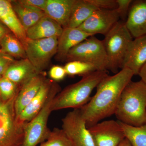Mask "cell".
Wrapping results in <instances>:
<instances>
[{
  "mask_svg": "<svg viewBox=\"0 0 146 146\" xmlns=\"http://www.w3.org/2000/svg\"><path fill=\"white\" fill-rule=\"evenodd\" d=\"M11 2L13 9L26 31L46 15L43 10L25 4L19 1H11Z\"/></svg>",
  "mask_w": 146,
  "mask_h": 146,
  "instance_id": "21",
  "label": "cell"
},
{
  "mask_svg": "<svg viewBox=\"0 0 146 146\" xmlns=\"http://www.w3.org/2000/svg\"><path fill=\"white\" fill-rule=\"evenodd\" d=\"M120 20L117 9H98L78 28L94 36L98 34L105 36Z\"/></svg>",
  "mask_w": 146,
  "mask_h": 146,
  "instance_id": "11",
  "label": "cell"
},
{
  "mask_svg": "<svg viewBox=\"0 0 146 146\" xmlns=\"http://www.w3.org/2000/svg\"><path fill=\"white\" fill-rule=\"evenodd\" d=\"M87 128L95 146H118L125 138L119 121H105Z\"/></svg>",
  "mask_w": 146,
  "mask_h": 146,
  "instance_id": "10",
  "label": "cell"
},
{
  "mask_svg": "<svg viewBox=\"0 0 146 146\" xmlns=\"http://www.w3.org/2000/svg\"><path fill=\"white\" fill-rule=\"evenodd\" d=\"M50 77L55 81H60L65 78L66 76V71L64 67L55 65L50 69L49 72Z\"/></svg>",
  "mask_w": 146,
  "mask_h": 146,
  "instance_id": "31",
  "label": "cell"
},
{
  "mask_svg": "<svg viewBox=\"0 0 146 146\" xmlns=\"http://www.w3.org/2000/svg\"><path fill=\"white\" fill-rule=\"evenodd\" d=\"M138 75L141 77V80L146 84V63L140 70Z\"/></svg>",
  "mask_w": 146,
  "mask_h": 146,
  "instance_id": "34",
  "label": "cell"
},
{
  "mask_svg": "<svg viewBox=\"0 0 146 146\" xmlns=\"http://www.w3.org/2000/svg\"><path fill=\"white\" fill-rule=\"evenodd\" d=\"M0 50L13 58H26L25 50L21 41L13 33L7 35L0 43Z\"/></svg>",
  "mask_w": 146,
  "mask_h": 146,
  "instance_id": "23",
  "label": "cell"
},
{
  "mask_svg": "<svg viewBox=\"0 0 146 146\" xmlns=\"http://www.w3.org/2000/svg\"><path fill=\"white\" fill-rule=\"evenodd\" d=\"M56 84L52 80L46 79L36 96L17 118L20 124L25 125L38 114L46 104Z\"/></svg>",
  "mask_w": 146,
  "mask_h": 146,
  "instance_id": "12",
  "label": "cell"
},
{
  "mask_svg": "<svg viewBox=\"0 0 146 146\" xmlns=\"http://www.w3.org/2000/svg\"><path fill=\"white\" fill-rule=\"evenodd\" d=\"M108 75L107 70H97L83 76L80 81L67 86L56 96L52 105V111L80 109L90 101L93 90Z\"/></svg>",
  "mask_w": 146,
  "mask_h": 146,
  "instance_id": "3",
  "label": "cell"
},
{
  "mask_svg": "<svg viewBox=\"0 0 146 146\" xmlns=\"http://www.w3.org/2000/svg\"><path fill=\"white\" fill-rule=\"evenodd\" d=\"M146 63V35L133 39L128 48L121 69L127 68L134 75H138Z\"/></svg>",
  "mask_w": 146,
  "mask_h": 146,
  "instance_id": "14",
  "label": "cell"
},
{
  "mask_svg": "<svg viewBox=\"0 0 146 146\" xmlns=\"http://www.w3.org/2000/svg\"><path fill=\"white\" fill-rule=\"evenodd\" d=\"M133 76L130 69L124 68L102 80L95 95L79 109L87 127L115 114L122 93Z\"/></svg>",
  "mask_w": 146,
  "mask_h": 146,
  "instance_id": "1",
  "label": "cell"
},
{
  "mask_svg": "<svg viewBox=\"0 0 146 146\" xmlns=\"http://www.w3.org/2000/svg\"><path fill=\"white\" fill-rule=\"evenodd\" d=\"M58 37L33 40L27 38L24 47L27 58L39 72L48 65L52 58L57 52Z\"/></svg>",
  "mask_w": 146,
  "mask_h": 146,
  "instance_id": "8",
  "label": "cell"
},
{
  "mask_svg": "<svg viewBox=\"0 0 146 146\" xmlns=\"http://www.w3.org/2000/svg\"><path fill=\"white\" fill-rule=\"evenodd\" d=\"M0 22L12 32L24 46L26 42V33L16 15L11 1L0 0Z\"/></svg>",
  "mask_w": 146,
  "mask_h": 146,
  "instance_id": "17",
  "label": "cell"
},
{
  "mask_svg": "<svg viewBox=\"0 0 146 146\" xmlns=\"http://www.w3.org/2000/svg\"><path fill=\"white\" fill-rule=\"evenodd\" d=\"M133 38L146 35V0H133L125 22Z\"/></svg>",
  "mask_w": 146,
  "mask_h": 146,
  "instance_id": "13",
  "label": "cell"
},
{
  "mask_svg": "<svg viewBox=\"0 0 146 146\" xmlns=\"http://www.w3.org/2000/svg\"><path fill=\"white\" fill-rule=\"evenodd\" d=\"M20 87L16 83L5 77L0 79V98L8 101L16 98Z\"/></svg>",
  "mask_w": 146,
  "mask_h": 146,
  "instance_id": "27",
  "label": "cell"
},
{
  "mask_svg": "<svg viewBox=\"0 0 146 146\" xmlns=\"http://www.w3.org/2000/svg\"><path fill=\"white\" fill-rule=\"evenodd\" d=\"M16 98L8 101L0 98V146H22L23 144L25 125L17 121L14 110Z\"/></svg>",
  "mask_w": 146,
  "mask_h": 146,
  "instance_id": "5",
  "label": "cell"
},
{
  "mask_svg": "<svg viewBox=\"0 0 146 146\" xmlns=\"http://www.w3.org/2000/svg\"><path fill=\"white\" fill-rule=\"evenodd\" d=\"M132 1L133 0H116L117 5V7L116 9L121 21L125 22Z\"/></svg>",
  "mask_w": 146,
  "mask_h": 146,
  "instance_id": "28",
  "label": "cell"
},
{
  "mask_svg": "<svg viewBox=\"0 0 146 146\" xmlns=\"http://www.w3.org/2000/svg\"><path fill=\"white\" fill-rule=\"evenodd\" d=\"M21 3L39 8L44 11L47 0H19Z\"/></svg>",
  "mask_w": 146,
  "mask_h": 146,
  "instance_id": "32",
  "label": "cell"
},
{
  "mask_svg": "<svg viewBox=\"0 0 146 146\" xmlns=\"http://www.w3.org/2000/svg\"><path fill=\"white\" fill-rule=\"evenodd\" d=\"M42 73L26 58L15 60L9 67L3 76L21 87L31 79Z\"/></svg>",
  "mask_w": 146,
  "mask_h": 146,
  "instance_id": "18",
  "label": "cell"
},
{
  "mask_svg": "<svg viewBox=\"0 0 146 146\" xmlns=\"http://www.w3.org/2000/svg\"><path fill=\"white\" fill-rule=\"evenodd\" d=\"M126 138L132 146H146V123L133 126L119 121Z\"/></svg>",
  "mask_w": 146,
  "mask_h": 146,
  "instance_id": "24",
  "label": "cell"
},
{
  "mask_svg": "<svg viewBox=\"0 0 146 146\" xmlns=\"http://www.w3.org/2000/svg\"><path fill=\"white\" fill-rule=\"evenodd\" d=\"M62 121V129L73 146H95L79 109L68 112Z\"/></svg>",
  "mask_w": 146,
  "mask_h": 146,
  "instance_id": "9",
  "label": "cell"
},
{
  "mask_svg": "<svg viewBox=\"0 0 146 146\" xmlns=\"http://www.w3.org/2000/svg\"><path fill=\"white\" fill-rule=\"evenodd\" d=\"M66 60H78L94 65L97 70L108 71V60L102 40L90 36L73 48L68 52Z\"/></svg>",
  "mask_w": 146,
  "mask_h": 146,
  "instance_id": "7",
  "label": "cell"
},
{
  "mask_svg": "<svg viewBox=\"0 0 146 146\" xmlns=\"http://www.w3.org/2000/svg\"><path fill=\"white\" fill-rule=\"evenodd\" d=\"M60 91L56 84L46 104L40 112L24 126V137L22 146H36L44 142L49 136L51 131L48 127V121L54 97Z\"/></svg>",
  "mask_w": 146,
  "mask_h": 146,
  "instance_id": "6",
  "label": "cell"
},
{
  "mask_svg": "<svg viewBox=\"0 0 146 146\" xmlns=\"http://www.w3.org/2000/svg\"><path fill=\"white\" fill-rule=\"evenodd\" d=\"M118 146H132L127 138H125Z\"/></svg>",
  "mask_w": 146,
  "mask_h": 146,
  "instance_id": "35",
  "label": "cell"
},
{
  "mask_svg": "<svg viewBox=\"0 0 146 146\" xmlns=\"http://www.w3.org/2000/svg\"><path fill=\"white\" fill-rule=\"evenodd\" d=\"M92 5L99 9L114 10L117 9V5L116 0H87Z\"/></svg>",
  "mask_w": 146,
  "mask_h": 146,
  "instance_id": "29",
  "label": "cell"
},
{
  "mask_svg": "<svg viewBox=\"0 0 146 146\" xmlns=\"http://www.w3.org/2000/svg\"><path fill=\"white\" fill-rule=\"evenodd\" d=\"M63 28L52 18L46 15L26 31L27 38L33 40L59 37Z\"/></svg>",
  "mask_w": 146,
  "mask_h": 146,
  "instance_id": "19",
  "label": "cell"
},
{
  "mask_svg": "<svg viewBox=\"0 0 146 146\" xmlns=\"http://www.w3.org/2000/svg\"><path fill=\"white\" fill-rule=\"evenodd\" d=\"M94 36L78 28L67 27L58 38L56 58L58 60H66L69 52L73 48L90 36Z\"/></svg>",
  "mask_w": 146,
  "mask_h": 146,
  "instance_id": "16",
  "label": "cell"
},
{
  "mask_svg": "<svg viewBox=\"0 0 146 146\" xmlns=\"http://www.w3.org/2000/svg\"><path fill=\"white\" fill-rule=\"evenodd\" d=\"M3 76H2L0 75V79Z\"/></svg>",
  "mask_w": 146,
  "mask_h": 146,
  "instance_id": "36",
  "label": "cell"
},
{
  "mask_svg": "<svg viewBox=\"0 0 146 146\" xmlns=\"http://www.w3.org/2000/svg\"><path fill=\"white\" fill-rule=\"evenodd\" d=\"M125 21L120 20L105 35L102 40L108 60L107 70L114 74L121 69L128 48L133 40Z\"/></svg>",
  "mask_w": 146,
  "mask_h": 146,
  "instance_id": "4",
  "label": "cell"
},
{
  "mask_svg": "<svg viewBox=\"0 0 146 146\" xmlns=\"http://www.w3.org/2000/svg\"><path fill=\"white\" fill-rule=\"evenodd\" d=\"M98 9L87 0H75L68 27H78Z\"/></svg>",
  "mask_w": 146,
  "mask_h": 146,
  "instance_id": "22",
  "label": "cell"
},
{
  "mask_svg": "<svg viewBox=\"0 0 146 146\" xmlns=\"http://www.w3.org/2000/svg\"><path fill=\"white\" fill-rule=\"evenodd\" d=\"M9 29L5 25L0 22V43L7 35L10 33Z\"/></svg>",
  "mask_w": 146,
  "mask_h": 146,
  "instance_id": "33",
  "label": "cell"
},
{
  "mask_svg": "<svg viewBox=\"0 0 146 146\" xmlns=\"http://www.w3.org/2000/svg\"><path fill=\"white\" fill-rule=\"evenodd\" d=\"M40 146H73L62 129L55 128Z\"/></svg>",
  "mask_w": 146,
  "mask_h": 146,
  "instance_id": "26",
  "label": "cell"
},
{
  "mask_svg": "<svg viewBox=\"0 0 146 146\" xmlns=\"http://www.w3.org/2000/svg\"><path fill=\"white\" fill-rule=\"evenodd\" d=\"M74 1L75 0H47L45 14L63 29L68 27Z\"/></svg>",
  "mask_w": 146,
  "mask_h": 146,
  "instance_id": "20",
  "label": "cell"
},
{
  "mask_svg": "<svg viewBox=\"0 0 146 146\" xmlns=\"http://www.w3.org/2000/svg\"><path fill=\"white\" fill-rule=\"evenodd\" d=\"M115 115L119 121L133 126L146 123V84L131 81L125 86Z\"/></svg>",
  "mask_w": 146,
  "mask_h": 146,
  "instance_id": "2",
  "label": "cell"
},
{
  "mask_svg": "<svg viewBox=\"0 0 146 146\" xmlns=\"http://www.w3.org/2000/svg\"><path fill=\"white\" fill-rule=\"evenodd\" d=\"M15 60L14 58L0 50V75L3 76L9 67Z\"/></svg>",
  "mask_w": 146,
  "mask_h": 146,
  "instance_id": "30",
  "label": "cell"
},
{
  "mask_svg": "<svg viewBox=\"0 0 146 146\" xmlns=\"http://www.w3.org/2000/svg\"><path fill=\"white\" fill-rule=\"evenodd\" d=\"M46 78L44 73L35 76L20 87L14 102L16 118L36 96Z\"/></svg>",
  "mask_w": 146,
  "mask_h": 146,
  "instance_id": "15",
  "label": "cell"
},
{
  "mask_svg": "<svg viewBox=\"0 0 146 146\" xmlns=\"http://www.w3.org/2000/svg\"><path fill=\"white\" fill-rule=\"evenodd\" d=\"M64 68L67 75L70 76H83L97 70L96 67L92 64L78 60L68 62Z\"/></svg>",
  "mask_w": 146,
  "mask_h": 146,
  "instance_id": "25",
  "label": "cell"
}]
</instances>
